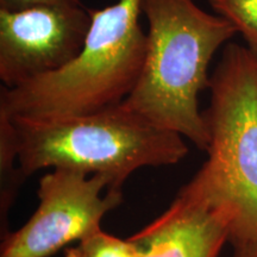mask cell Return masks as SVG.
<instances>
[{
  "instance_id": "cell-9",
  "label": "cell",
  "mask_w": 257,
  "mask_h": 257,
  "mask_svg": "<svg viewBox=\"0 0 257 257\" xmlns=\"http://www.w3.org/2000/svg\"><path fill=\"white\" fill-rule=\"evenodd\" d=\"M64 257H138L137 249L130 239L118 237L101 230L94 231L66 250Z\"/></svg>"
},
{
  "instance_id": "cell-2",
  "label": "cell",
  "mask_w": 257,
  "mask_h": 257,
  "mask_svg": "<svg viewBox=\"0 0 257 257\" xmlns=\"http://www.w3.org/2000/svg\"><path fill=\"white\" fill-rule=\"evenodd\" d=\"M11 119L25 178L40 169L70 168L107 176L112 188L121 189L137 169L176 165L188 154L181 135L155 126L123 102L83 114Z\"/></svg>"
},
{
  "instance_id": "cell-3",
  "label": "cell",
  "mask_w": 257,
  "mask_h": 257,
  "mask_svg": "<svg viewBox=\"0 0 257 257\" xmlns=\"http://www.w3.org/2000/svg\"><path fill=\"white\" fill-rule=\"evenodd\" d=\"M91 27L80 56L60 72L15 88L0 87V112L10 117L83 114L121 102L142 70L147 32L143 0H115L89 9Z\"/></svg>"
},
{
  "instance_id": "cell-8",
  "label": "cell",
  "mask_w": 257,
  "mask_h": 257,
  "mask_svg": "<svg viewBox=\"0 0 257 257\" xmlns=\"http://www.w3.org/2000/svg\"><path fill=\"white\" fill-rule=\"evenodd\" d=\"M208 4L242 35L245 47L257 59V0H208Z\"/></svg>"
},
{
  "instance_id": "cell-7",
  "label": "cell",
  "mask_w": 257,
  "mask_h": 257,
  "mask_svg": "<svg viewBox=\"0 0 257 257\" xmlns=\"http://www.w3.org/2000/svg\"><path fill=\"white\" fill-rule=\"evenodd\" d=\"M231 226L226 208L194 175L160 217L128 239L138 257H218Z\"/></svg>"
},
{
  "instance_id": "cell-10",
  "label": "cell",
  "mask_w": 257,
  "mask_h": 257,
  "mask_svg": "<svg viewBox=\"0 0 257 257\" xmlns=\"http://www.w3.org/2000/svg\"><path fill=\"white\" fill-rule=\"evenodd\" d=\"M81 0H0V9L19 10L29 6L41 4H67V3H80Z\"/></svg>"
},
{
  "instance_id": "cell-1",
  "label": "cell",
  "mask_w": 257,
  "mask_h": 257,
  "mask_svg": "<svg viewBox=\"0 0 257 257\" xmlns=\"http://www.w3.org/2000/svg\"><path fill=\"white\" fill-rule=\"evenodd\" d=\"M148 22L142 70L123 105L149 123L206 152L210 136L199 94L208 88L213 56L237 31L194 0H143Z\"/></svg>"
},
{
  "instance_id": "cell-6",
  "label": "cell",
  "mask_w": 257,
  "mask_h": 257,
  "mask_svg": "<svg viewBox=\"0 0 257 257\" xmlns=\"http://www.w3.org/2000/svg\"><path fill=\"white\" fill-rule=\"evenodd\" d=\"M92 16L82 3L0 9V80L15 88L60 72L85 47Z\"/></svg>"
},
{
  "instance_id": "cell-5",
  "label": "cell",
  "mask_w": 257,
  "mask_h": 257,
  "mask_svg": "<svg viewBox=\"0 0 257 257\" xmlns=\"http://www.w3.org/2000/svg\"><path fill=\"white\" fill-rule=\"evenodd\" d=\"M36 212L3 239L0 257H49L100 229L105 214L121 201L107 176L53 168L40 180Z\"/></svg>"
},
{
  "instance_id": "cell-4",
  "label": "cell",
  "mask_w": 257,
  "mask_h": 257,
  "mask_svg": "<svg viewBox=\"0 0 257 257\" xmlns=\"http://www.w3.org/2000/svg\"><path fill=\"white\" fill-rule=\"evenodd\" d=\"M210 142L195 175L232 218V245L257 240V59L227 43L211 74Z\"/></svg>"
},
{
  "instance_id": "cell-11",
  "label": "cell",
  "mask_w": 257,
  "mask_h": 257,
  "mask_svg": "<svg viewBox=\"0 0 257 257\" xmlns=\"http://www.w3.org/2000/svg\"><path fill=\"white\" fill-rule=\"evenodd\" d=\"M231 257H257V240L233 245V253Z\"/></svg>"
}]
</instances>
